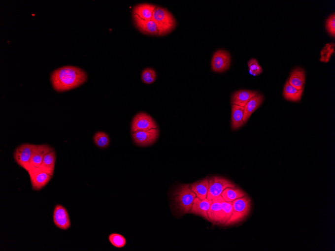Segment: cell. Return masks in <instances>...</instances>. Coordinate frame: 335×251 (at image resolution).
I'll list each match as a JSON object with an SVG mask.
<instances>
[{
  "mask_svg": "<svg viewBox=\"0 0 335 251\" xmlns=\"http://www.w3.org/2000/svg\"><path fill=\"white\" fill-rule=\"evenodd\" d=\"M50 78L54 90L58 92H64L83 85L87 81L88 75L80 68L66 66L53 71Z\"/></svg>",
  "mask_w": 335,
  "mask_h": 251,
  "instance_id": "1",
  "label": "cell"
},
{
  "mask_svg": "<svg viewBox=\"0 0 335 251\" xmlns=\"http://www.w3.org/2000/svg\"><path fill=\"white\" fill-rule=\"evenodd\" d=\"M152 20L157 26L159 36L169 34L177 26V21L173 14L166 8L160 6H157L154 11Z\"/></svg>",
  "mask_w": 335,
  "mask_h": 251,
  "instance_id": "2",
  "label": "cell"
},
{
  "mask_svg": "<svg viewBox=\"0 0 335 251\" xmlns=\"http://www.w3.org/2000/svg\"><path fill=\"white\" fill-rule=\"evenodd\" d=\"M197 195L191 189L190 185H183L177 188L174 193V203L181 215L190 214L194 200Z\"/></svg>",
  "mask_w": 335,
  "mask_h": 251,
  "instance_id": "3",
  "label": "cell"
},
{
  "mask_svg": "<svg viewBox=\"0 0 335 251\" xmlns=\"http://www.w3.org/2000/svg\"><path fill=\"white\" fill-rule=\"evenodd\" d=\"M232 216L225 226L238 224L249 215L251 211V200L247 195L243 197L235 200L232 202Z\"/></svg>",
  "mask_w": 335,
  "mask_h": 251,
  "instance_id": "4",
  "label": "cell"
},
{
  "mask_svg": "<svg viewBox=\"0 0 335 251\" xmlns=\"http://www.w3.org/2000/svg\"><path fill=\"white\" fill-rule=\"evenodd\" d=\"M36 145L24 144L18 146L14 153L16 163L27 172L31 167V161Z\"/></svg>",
  "mask_w": 335,
  "mask_h": 251,
  "instance_id": "5",
  "label": "cell"
},
{
  "mask_svg": "<svg viewBox=\"0 0 335 251\" xmlns=\"http://www.w3.org/2000/svg\"><path fill=\"white\" fill-rule=\"evenodd\" d=\"M235 185L231 181L218 176H213L209 178V187L207 199L212 200L221 196V193L226 188L235 187Z\"/></svg>",
  "mask_w": 335,
  "mask_h": 251,
  "instance_id": "6",
  "label": "cell"
},
{
  "mask_svg": "<svg viewBox=\"0 0 335 251\" xmlns=\"http://www.w3.org/2000/svg\"><path fill=\"white\" fill-rule=\"evenodd\" d=\"M134 143L139 147H147L154 144L159 136L158 128L137 131L132 133Z\"/></svg>",
  "mask_w": 335,
  "mask_h": 251,
  "instance_id": "7",
  "label": "cell"
},
{
  "mask_svg": "<svg viewBox=\"0 0 335 251\" xmlns=\"http://www.w3.org/2000/svg\"><path fill=\"white\" fill-rule=\"evenodd\" d=\"M231 57L230 53L225 50H218L213 55L211 61L212 71L220 73L226 71L230 67Z\"/></svg>",
  "mask_w": 335,
  "mask_h": 251,
  "instance_id": "8",
  "label": "cell"
},
{
  "mask_svg": "<svg viewBox=\"0 0 335 251\" xmlns=\"http://www.w3.org/2000/svg\"><path fill=\"white\" fill-rule=\"evenodd\" d=\"M154 128H158L156 123L151 117L145 113L137 114L133 119L131 125L132 132Z\"/></svg>",
  "mask_w": 335,
  "mask_h": 251,
  "instance_id": "9",
  "label": "cell"
},
{
  "mask_svg": "<svg viewBox=\"0 0 335 251\" xmlns=\"http://www.w3.org/2000/svg\"><path fill=\"white\" fill-rule=\"evenodd\" d=\"M34 190H40L44 188L52 179V177L42 171L38 167H33L27 171Z\"/></svg>",
  "mask_w": 335,
  "mask_h": 251,
  "instance_id": "10",
  "label": "cell"
},
{
  "mask_svg": "<svg viewBox=\"0 0 335 251\" xmlns=\"http://www.w3.org/2000/svg\"><path fill=\"white\" fill-rule=\"evenodd\" d=\"M53 218L54 224L60 229L66 230L71 226L69 214L67 210L61 205L55 206Z\"/></svg>",
  "mask_w": 335,
  "mask_h": 251,
  "instance_id": "11",
  "label": "cell"
},
{
  "mask_svg": "<svg viewBox=\"0 0 335 251\" xmlns=\"http://www.w3.org/2000/svg\"><path fill=\"white\" fill-rule=\"evenodd\" d=\"M133 19L136 27L141 32L147 35H158V27L153 20H145L135 15H133Z\"/></svg>",
  "mask_w": 335,
  "mask_h": 251,
  "instance_id": "12",
  "label": "cell"
},
{
  "mask_svg": "<svg viewBox=\"0 0 335 251\" xmlns=\"http://www.w3.org/2000/svg\"><path fill=\"white\" fill-rule=\"evenodd\" d=\"M225 200L221 196L212 200V203L208 211L209 221L214 224L221 225L222 215V203Z\"/></svg>",
  "mask_w": 335,
  "mask_h": 251,
  "instance_id": "13",
  "label": "cell"
},
{
  "mask_svg": "<svg viewBox=\"0 0 335 251\" xmlns=\"http://www.w3.org/2000/svg\"><path fill=\"white\" fill-rule=\"evenodd\" d=\"M212 203V200H209L207 198L200 200L197 197L194 200L190 214L200 216L209 221L207 213Z\"/></svg>",
  "mask_w": 335,
  "mask_h": 251,
  "instance_id": "14",
  "label": "cell"
},
{
  "mask_svg": "<svg viewBox=\"0 0 335 251\" xmlns=\"http://www.w3.org/2000/svg\"><path fill=\"white\" fill-rule=\"evenodd\" d=\"M264 101V96L258 94L251 98L244 107V115L243 122L245 124L250 117L255 111L262 104Z\"/></svg>",
  "mask_w": 335,
  "mask_h": 251,
  "instance_id": "15",
  "label": "cell"
},
{
  "mask_svg": "<svg viewBox=\"0 0 335 251\" xmlns=\"http://www.w3.org/2000/svg\"><path fill=\"white\" fill-rule=\"evenodd\" d=\"M54 150L53 147L46 144L36 145L32 157L31 169L39 167L45 156Z\"/></svg>",
  "mask_w": 335,
  "mask_h": 251,
  "instance_id": "16",
  "label": "cell"
},
{
  "mask_svg": "<svg viewBox=\"0 0 335 251\" xmlns=\"http://www.w3.org/2000/svg\"><path fill=\"white\" fill-rule=\"evenodd\" d=\"M258 93L249 90H239L234 93L232 97V104L244 107L247 102Z\"/></svg>",
  "mask_w": 335,
  "mask_h": 251,
  "instance_id": "17",
  "label": "cell"
},
{
  "mask_svg": "<svg viewBox=\"0 0 335 251\" xmlns=\"http://www.w3.org/2000/svg\"><path fill=\"white\" fill-rule=\"evenodd\" d=\"M157 6L147 4H139L135 6L133 10V15H135L145 20H152L154 11Z\"/></svg>",
  "mask_w": 335,
  "mask_h": 251,
  "instance_id": "18",
  "label": "cell"
},
{
  "mask_svg": "<svg viewBox=\"0 0 335 251\" xmlns=\"http://www.w3.org/2000/svg\"><path fill=\"white\" fill-rule=\"evenodd\" d=\"M56 159H57V155H56V152L54 150L45 156L41 164L38 167L42 171L53 177Z\"/></svg>",
  "mask_w": 335,
  "mask_h": 251,
  "instance_id": "19",
  "label": "cell"
},
{
  "mask_svg": "<svg viewBox=\"0 0 335 251\" xmlns=\"http://www.w3.org/2000/svg\"><path fill=\"white\" fill-rule=\"evenodd\" d=\"M190 187L192 190L197 195V197L200 200L207 198L208 187L209 178H206L201 181L195 182Z\"/></svg>",
  "mask_w": 335,
  "mask_h": 251,
  "instance_id": "20",
  "label": "cell"
},
{
  "mask_svg": "<svg viewBox=\"0 0 335 251\" xmlns=\"http://www.w3.org/2000/svg\"><path fill=\"white\" fill-rule=\"evenodd\" d=\"M244 107L232 104V128L235 130L244 125L243 122Z\"/></svg>",
  "mask_w": 335,
  "mask_h": 251,
  "instance_id": "21",
  "label": "cell"
},
{
  "mask_svg": "<svg viewBox=\"0 0 335 251\" xmlns=\"http://www.w3.org/2000/svg\"><path fill=\"white\" fill-rule=\"evenodd\" d=\"M305 72L303 69L297 68L291 73L288 82L290 85L297 90L303 88L305 83Z\"/></svg>",
  "mask_w": 335,
  "mask_h": 251,
  "instance_id": "22",
  "label": "cell"
},
{
  "mask_svg": "<svg viewBox=\"0 0 335 251\" xmlns=\"http://www.w3.org/2000/svg\"><path fill=\"white\" fill-rule=\"evenodd\" d=\"M245 192L241 188L235 186L226 188L221 193V196L227 202H233L236 199L246 196Z\"/></svg>",
  "mask_w": 335,
  "mask_h": 251,
  "instance_id": "23",
  "label": "cell"
},
{
  "mask_svg": "<svg viewBox=\"0 0 335 251\" xmlns=\"http://www.w3.org/2000/svg\"><path fill=\"white\" fill-rule=\"evenodd\" d=\"M304 89L297 90L287 81L284 89L283 95L286 99L293 102L299 101L302 97Z\"/></svg>",
  "mask_w": 335,
  "mask_h": 251,
  "instance_id": "24",
  "label": "cell"
},
{
  "mask_svg": "<svg viewBox=\"0 0 335 251\" xmlns=\"http://www.w3.org/2000/svg\"><path fill=\"white\" fill-rule=\"evenodd\" d=\"M93 138L94 142L98 147L104 149L108 147L110 139L106 133L102 131L98 132L95 134Z\"/></svg>",
  "mask_w": 335,
  "mask_h": 251,
  "instance_id": "25",
  "label": "cell"
},
{
  "mask_svg": "<svg viewBox=\"0 0 335 251\" xmlns=\"http://www.w3.org/2000/svg\"><path fill=\"white\" fill-rule=\"evenodd\" d=\"M222 215L221 225H225L231 219L233 214L232 202H227L225 201L222 203Z\"/></svg>",
  "mask_w": 335,
  "mask_h": 251,
  "instance_id": "26",
  "label": "cell"
},
{
  "mask_svg": "<svg viewBox=\"0 0 335 251\" xmlns=\"http://www.w3.org/2000/svg\"><path fill=\"white\" fill-rule=\"evenodd\" d=\"M108 240L111 245L117 248H124L127 244L126 239L122 235L118 233L110 234Z\"/></svg>",
  "mask_w": 335,
  "mask_h": 251,
  "instance_id": "27",
  "label": "cell"
},
{
  "mask_svg": "<svg viewBox=\"0 0 335 251\" xmlns=\"http://www.w3.org/2000/svg\"><path fill=\"white\" fill-rule=\"evenodd\" d=\"M157 78L156 72L152 68H147L142 73V79L143 82L150 85L155 81Z\"/></svg>",
  "mask_w": 335,
  "mask_h": 251,
  "instance_id": "28",
  "label": "cell"
},
{
  "mask_svg": "<svg viewBox=\"0 0 335 251\" xmlns=\"http://www.w3.org/2000/svg\"><path fill=\"white\" fill-rule=\"evenodd\" d=\"M248 66L249 68V73L251 75L257 76L261 74L263 72L262 67L258 61L255 59H251L248 61Z\"/></svg>",
  "mask_w": 335,
  "mask_h": 251,
  "instance_id": "29",
  "label": "cell"
},
{
  "mask_svg": "<svg viewBox=\"0 0 335 251\" xmlns=\"http://www.w3.org/2000/svg\"><path fill=\"white\" fill-rule=\"evenodd\" d=\"M326 27L329 33L335 37V13L330 15L327 19Z\"/></svg>",
  "mask_w": 335,
  "mask_h": 251,
  "instance_id": "30",
  "label": "cell"
}]
</instances>
